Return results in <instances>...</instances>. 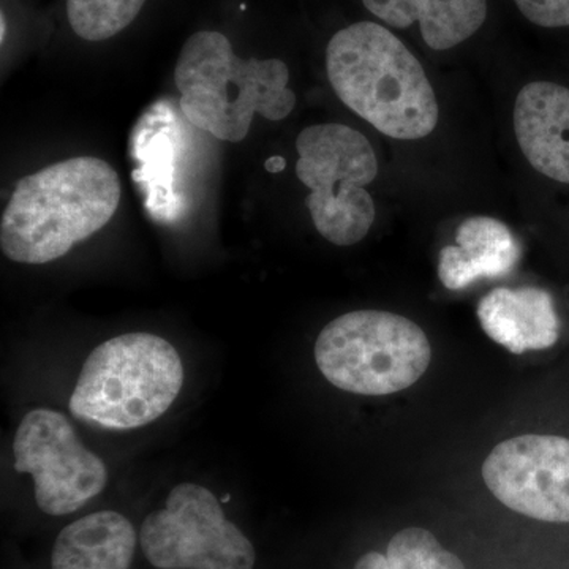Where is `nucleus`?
<instances>
[{
    "instance_id": "nucleus-1",
    "label": "nucleus",
    "mask_w": 569,
    "mask_h": 569,
    "mask_svg": "<svg viewBox=\"0 0 569 569\" xmlns=\"http://www.w3.org/2000/svg\"><path fill=\"white\" fill-rule=\"evenodd\" d=\"M121 193L114 168L96 157L63 160L26 176L3 209L2 252L22 264L58 260L110 222Z\"/></svg>"
},
{
    "instance_id": "nucleus-2",
    "label": "nucleus",
    "mask_w": 569,
    "mask_h": 569,
    "mask_svg": "<svg viewBox=\"0 0 569 569\" xmlns=\"http://www.w3.org/2000/svg\"><path fill=\"white\" fill-rule=\"evenodd\" d=\"M332 89L356 114L396 140H421L436 130L438 102L421 62L377 22H356L326 48Z\"/></svg>"
},
{
    "instance_id": "nucleus-3",
    "label": "nucleus",
    "mask_w": 569,
    "mask_h": 569,
    "mask_svg": "<svg viewBox=\"0 0 569 569\" xmlns=\"http://www.w3.org/2000/svg\"><path fill=\"white\" fill-rule=\"evenodd\" d=\"M290 70L280 59H241L220 32L193 33L174 69L187 121L217 140L239 142L253 116L282 121L296 104Z\"/></svg>"
},
{
    "instance_id": "nucleus-4",
    "label": "nucleus",
    "mask_w": 569,
    "mask_h": 569,
    "mask_svg": "<svg viewBox=\"0 0 569 569\" xmlns=\"http://www.w3.org/2000/svg\"><path fill=\"white\" fill-rule=\"evenodd\" d=\"M182 383L181 356L170 342L130 332L89 355L70 397V411L103 429H137L167 413Z\"/></svg>"
},
{
    "instance_id": "nucleus-5",
    "label": "nucleus",
    "mask_w": 569,
    "mask_h": 569,
    "mask_svg": "<svg viewBox=\"0 0 569 569\" xmlns=\"http://www.w3.org/2000/svg\"><path fill=\"white\" fill-rule=\"evenodd\" d=\"M432 348L421 328L402 316L358 310L325 326L316 361L326 380L342 391L387 396L425 376Z\"/></svg>"
},
{
    "instance_id": "nucleus-6",
    "label": "nucleus",
    "mask_w": 569,
    "mask_h": 569,
    "mask_svg": "<svg viewBox=\"0 0 569 569\" xmlns=\"http://www.w3.org/2000/svg\"><path fill=\"white\" fill-rule=\"evenodd\" d=\"M296 149V174L310 189L306 206L318 233L331 244H358L376 222L366 190L378 174L372 144L351 127L320 123L298 134Z\"/></svg>"
},
{
    "instance_id": "nucleus-7",
    "label": "nucleus",
    "mask_w": 569,
    "mask_h": 569,
    "mask_svg": "<svg viewBox=\"0 0 569 569\" xmlns=\"http://www.w3.org/2000/svg\"><path fill=\"white\" fill-rule=\"evenodd\" d=\"M146 559L159 569H253L250 539L224 516L216 496L193 482L171 490L141 526Z\"/></svg>"
},
{
    "instance_id": "nucleus-8",
    "label": "nucleus",
    "mask_w": 569,
    "mask_h": 569,
    "mask_svg": "<svg viewBox=\"0 0 569 569\" xmlns=\"http://www.w3.org/2000/svg\"><path fill=\"white\" fill-rule=\"evenodd\" d=\"M13 452L14 470L32 475L37 505L47 515H71L107 486L103 460L84 448L69 419L50 408L22 418Z\"/></svg>"
},
{
    "instance_id": "nucleus-9",
    "label": "nucleus",
    "mask_w": 569,
    "mask_h": 569,
    "mask_svg": "<svg viewBox=\"0 0 569 569\" xmlns=\"http://www.w3.org/2000/svg\"><path fill=\"white\" fill-rule=\"evenodd\" d=\"M490 492L509 509L542 520L569 523V440L520 436L497 445L482 463Z\"/></svg>"
},
{
    "instance_id": "nucleus-10",
    "label": "nucleus",
    "mask_w": 569,
    "mask_h": 569,
    "mask_svg": "<svg viewBox=\"0 0 569 569\" xmlns=\"http://www.w3.org/2000/svg\"><path fill=\"white\" fill-rule=\"evenodd\" d=\"M515 132L523 156L538 173L569 183V89L530 82L515 103Z\"/></svg>"
},
{
    "instance_id": "nucleus-11",
    "label": "nucleus",
    "mask_w": 569,
    "mask_h": 569,
    "mask_svg": "<svg viewBox=\"0 0 569 569\" xmlns=\"http://www.w3.org/2000/svg\"><path fill=\"white\" fill-rule=\"evenodd\" d=\"M478 320L486 335L515 355L546 350L560 335L552 296L541 288H497L481 299Z\"/></svg>"
},
{
    "instance_id": "nucleus-12",
    "label": "nucleus",
    "mask_w": 569,
    "mask_h": 569,
    "mask_svg": "<svg viewBox=\"0 0 569 569\" xmlns=\"http://www.w3.org/2000/svg\"><path fill=\"white\" fill-rule=\"evenodd\" d=\"M458 246L445 247L438 277L448 290L458 291L481 279H500L518 264L519 242L511 230L492 217H470L456 233Z\"/></svg>"
},
{
    "instance_id": "nucleus-13",
    "label": "nucleus",
    "mask_w": 569,
    "mask_h": 569,
    "mask_svg": "<svg viewBox=\"0 0 569 569\" xmlns=\"http://www.w3.org/2000/svg\"><path fill=\"white\" fill-rule=\"evenodd\" d=\"M367 10L397 29L419 22L427 47L451 50L475 36L488 18V0H362Z\"/></svg>"
},
{
    "instance_id": "nucleus-14",
    "label": "nucleus",
    "mask_w": 569,
    "mask_h": 569,
    "mask_svg": "<svg viewBox=\"0 0 569 569\" xmlns=\"http://www.w3.org/2000/svg\"><path fill=\"white\" fill-rule=\"evenodd\" d=\"M137 531L114 511H99L74 520L59 533L52 569H130Z\"/></svg>"
},
{
    "instance_id": "nucleus-15",
    "label": "nucleus",
    "mask_w": 569,
    "mask_h": 569,
    "mask_svg": "<svg viewBox=\"0 0 569 569\" xmlns=\"http://www.w3.org/2000/svg\"><path fill=\"white\" fill-rule=\"evenodd\" d=\"M146 0H67V18L82 40L103 41L132 24Z\"/></svg>"
},
{
    "instance_id": "nucleus-16",
    "label": "nucleus",
    "mask_w": 569,
    "mask_h": 569,
    "mask_svg": "<svg viewBox=\"0 0 569 569\" xmlns=\"http://www.w3.org/2000/svg\"><path fill=\"white\" fill-rule=\"evenodd\" d=\"M387 557L391 569H466L459 557L425 529L399 531L389 541Z\"/></svg>"
},
{
    "instance_id": "nucleus-17",
    "label": "nucleus",
    "mask_w": 569,
    "mask_h": 569,
    "mask_svg": "<svg viewBox=\"0 0 569 569\" xmlns=\"http://www.w3.org/2000/svg\"><path fill=\"white\" fill-rule=\"evenodd\" d=\"M527 20L541 28H568L569 0H515Z\"/></svg>"
},
{
    "instance_id": "nucleus-18",
    "label": "nucleus",
    "mask_w": 569,
    "mask_h": 569,
    "mask_svg": "<svg viewBox=\"0 0 569 569\" xmlns=\"http://www.w3.org/2000/svg\"><path fill=\"white\" fill-rule=\"evenodd\" d=\"M355 569H391V565H389L387 556H381V553L378 552H369L358 560Z\"/></svg>"
},
{
    "instance_id": "nucleus-19",
    "label": "nucleus",
    "mask_w": 569,
    "mask_h": 569,
    "mask_svg": "<svg viewBox=\"0 0 569 569\" xmlns=\"http://www.w3.org/2000/svg\"><path fill=\"white\" fill-rule=\"evenodd\" d=\"M284 160L282 157H272L266 162V170L271 171V173H277V171L283 170Z\"/></svg>"
},
{
    "instance_id": "nucleus-20",
    "label": "nucleus",
    "mask_w": 569,
    "mask_h": 569,
    "mask_svg": "<svg viewBox=\"0 0 569 569\" xmlns=\"http://www.w3.org/2000/svg\"><path fill=\"white\" fill-rule=\"evenodd\" d=\"M6 31H7V22L6 17L2 14V33H0V39L6 40Z\"/></svg>"
},
{
    "instance_id": "nucleus-21",
    "label": "nucleus",
    "mask_w": 569,
    "mask_h": 569,
    "mask_svg": "<svg viewBox=\"0 0 569 569\" xmlns=\"http://www.w3.org/2000/svg\"><path fill=\"white\" fill-rule=\"evenodd\" d=\"M228 500H230V496H224L222 501H228Z\"/></svg>"
}]
</instances>
